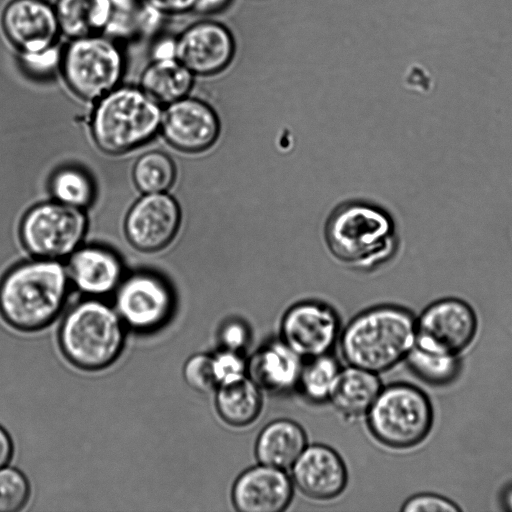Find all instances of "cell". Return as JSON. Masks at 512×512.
Instances as JSON below:
<instances>
[{"label":"cell","instance_id":"cell-15","mask_svg":"<svg viewBox=\"0 0 512 512\" xmlns=\"http://www.w3.org/2000/svg\"><path fill=\"white\" fill-rule=\"evenodd\" d=\"M235 42L229 29L215 21L189 25L175 37V57L195 76H212L233 60Z\"/></svg>","mask_w":512,"mask_h":512},{"label":"cell","instance_id":"cell-26","mask_svg":"<svg viewBox=\"0 0 512 512\" xmlns=\"http://www.w3.org/2000/svg\"><path fill=\"white\" fill-rule=\"evenodd\" d=\"M53 200L85 210L94 201L96 188L92 177L82 168L72 165L56 169L49 179Z\"/></svg>","mask_w":512,"mask_h":512},{"label":"cell","instance_id":"cell-14","mask_svg":"<svg viewBox=\"0 0 512 512\" xmlns=\"http://www.w3.org/2000/svg\"><path fill=\"white\" fill-rule=\"evenodd\" d=\"M160 133L174 149L200 153L217 141L220 122L208 103L188 95L164 107Z\"/></svg>","mask_w":512,"mask_h":512},{"label":"cell","instance_id":"cell-1","mask_svg":"<svg viewBox=\"0 0 512 512\" xmlns=\"http://www.w3.org/2000/svg\"><path fill=\"white\" fill-rule=\"evenodd\" d=\"M70 283L66 265L59 260L19 263L0 281V313L18 330L41 329L63 309Z\"/></svg>","mask_w":512,"mask_h":512},{"label":"cell","instance_id":"cell-10","mask_svg":"<svg viewBox=\"0 0 512 512\" xmlns=\"http://www.w3.org/2000/svg\"><path fill=\"white\" fill-rule=\"evenodd\" d=\"M115 292L119 317L138 331H150L161 326L174 306L170 285L152 271H137L124 277Z\"/></svg>","mask_w":512,"mask_h":512},{"label":"cell","instance_id":"cell-35","mask_svg":"<svg viewBox=\"0 0 512 512\" xmlns=\"http://www.w3.org/2000/svg\"><path fill=\"white\" fill-rule=\"evenodd\" d=\"M401 510L403 512H458L460 508L445 497L423 493L406 500Z\"/></svg>","mask_w":512,"mask_h":512},{"label":"cell","instance_id":"cell-11","mask_svg":"<svg viewBox=\"0 0 512 512\" xmlns=\"http://www.w3.org/2000/svg\"><path fill=\"white\" fill-rule=\"evenodd\" d=\"M340 319L328 304L305 300L292 305L280 323V339L302 359L330 353L339 339Z\"/></svg>","mask_w":512,"mask_h":512},{"label":"cell","instance_id":"cell-16","mask_svg":"<svg viewBox=\"0 0 512 512\" xmlns=\"http://www.w3.org/2000/svg\"><path fill=\"white\" fill-rule=\"evenodd\" d=\"M294 488L286 470L258 463L236 478L231 500L239 512H281L290 505Z\"/></svg>","mask_w":512,"mask_h":512},{"label":"cell","instance_id":"cell-2","mask_svg":"<svg viewBox=\"0 0 512 512\" xmlns=\"http://www.w3.org/2000/svg\"><path fill=\"white\" fill-rule=\"evenodd\" d=\"M416 318L400 306L380 305L356 315L339 336L348 365L379 374L406 359L415 344Z\"/></svg>","mask_w":512,"mask_h":512},{"label":"cell","instance_id":"cell-4","mask_svg":"<svg viewBox=\"0 0 512 512\" xmlns=\"http://www.w3.org/2000/svg\"><path fill=\"white\" fill-rule=\"evenodd\" d=\"M163 109L139 86L121 84L95 102L90 120L93 141L109 155L142 147L160 132Z\"/></svg>","mask_w":512,"mask_h":512},{"label":"cell","instance_id":"cell-33","mask_svg":"<svg viewBox=\"0 0 512 512\" xmlns=\"http://www.w3.org/2000/svg\"><path fill=\"white\" fill-rule=\"evenodd\" d=\"M212 357L218 386L247 375V360L242 353L221 348Z\"/></svg>","mask_w":512,"mask_h":512},{"label":"cell","instance_id":"cell-17","mask_svg":"<svg viewBox=\"0 0 512 512\" xmlns=\"http://www.w3.org/2000/svg\"><path fill=\"white\" fill-rule=\"evenodd\" d=\"M290 470L294 487L318 501L338 497L348 482L342 457L325 444L307 445Z\"/></svg>","mask_w":512,"mask_h":512},{"label":"cell","instance_id":"cell-28","mask_svg":"<svg viewBox=\"0 0 512 512\" xmlns=\"http://www.w3.org/2000/svg\"><path fill=\"white\" fill-rule=\"evenodd\" d=\"M340 369L338 361L330 353L307 359L303 363L297 389L311 403L327 402Z\"/></svg>","mask_w":512,"mask_h":512},{"label":"cell","instance_id":"cell-27","mask_svg":"<svg viewBox=\"0 0 512 512\" xmlns=\"http://www.w3.org/2000/svg\"><path fill=\"white\" fill-rule=\"evenodd\" d=\"M132 179L143 194L167 192L176 179V165L165 152L151 150L134 163Z\"/></svg>","mask_w":512,"mask_h":512},{"label":"cell","instance_id":"cell-9","mask_svg":"<svg viewBox=\"0 0 512 512\" xmlns=\"http://www.w3.org/2000/svg\"><path fill=\"white\" fill-rule=\"evenodd\" d=\"M477 319L473 309L457 298L427 306L416 319L415 346L431 352L459 355L473 340Z\"/></svg>","mask_w":512,"mask_h":512},{"label":"cell","instance_id":"cell-39","mask_svg":"<svg viewBox=\"0 0 512 512\" xmlns=\"http://www.w3.org/2000/svg\"><path fill=\"white\" fill-rule=\"evenodd\" d=\"M175 57V37L165 38L155 45L153 49V58ZM176 58V57H175Z\"/></svg>","mask_w":512,"mask_h":512},{"label":"cell","instance_id":"cell-5","mask_svg":"<svg viewBox=\"0 0 512 512\" xmlns=\"http://www.w3.org/2000/svg\"><path fill=\"white\" fill-rule=\"evenodd\" d=\"M60 346L66 358L84 370L111 365L124 345L122 320L116 310L96 299L74 305L60 328Z\"/></svg>","mask_w":512,"mask_h":512},{"label":"cell","instance_id":"cell-36","mask_svg":"<svg viewBox=\"0 0 512 512\" xmlns=\"http://www.w3.org/2000/svg\"><path fill=\"white\" fill-rule=\"evenodd\" d=\"M164 17L193 12L196 0H145Z\"/></svg>","mask_w":512,"mask_h":512},{"label":"cell","instance_id":"cell-37","mask_svg":"<svg viewBox=\"0 0 512 512\" xmlns=\"http://www.w3.org/2000/svg\"><path fill=\"white\" fill-rule=\"evenodd\" d=\"M232 0H196L193 12L201 15L216 14L226 9Z\"/></svg>","mask_w":512,"mask_h":512},{"label":"cell","instance_id":"cell-6","mask_svg":"<svg viewBox=\"0 0 512 512\" xmlns=\"http://www.w3.org/2000/svg\"><path fill=\"white\" fill-rule=\"evenodd\" d=\"M126 63L122 44L104 34L92 35L62 46L59 73L75 96L96 102L122 84Z\"/></svg>","mask_w":512,"mask_h":512},{"label":"cell","instance_id":"cell-3","mask_svg":"<svg viewBox=\"0 0 512 512\" xmlns=\"http://www.w3.org/2000/svg\"><path fill=\"white\" fill-rule=\"evenodd\" d=\"M325 239L335 258L364 272L390 261L398 249L392 217L361 201L344 203L333 211L325 226Z\"/></svg>","mask_w":512,"mask_h":512},{"label":"cell","instance_id":"cell-30","mask_svg":"<svg viewBox=\"0 0 512 512\" xmlns=\"http://www.w3.org/2000/svg\"><path fill=\"white\" fill-rule=\"evenodd\" d=\"M29 494V482L21 471L12 467L0 468V512L20 510Z\"/></svg>","mask_w":512,"mask_h":512},{"label":"cell","instance_id":"cell-12","mask_svg":"<svg viewBox=\"0 0 512 512\" xmlns=\"http://www.w3.org/2000/svg\"><path fill=\"white\" fill-rule=\"evenodd\" d=\"M181 219L178 202L167 192L143 194L126 214L124 233L136 250L158 252L174 240Z\"/></svg>","mask_w":512,"mask_h":512},{"label":"cell","instance_id":"cell-7","mask_svg":"<svg viewBox=\"0 0 512 512\" xmlns=\"http://www.w3.org/2000/svg\"><path fill=\"white\" fill-rule=\"evenodd\" d=\"M371 435L384 446L407 449L422 442L433 421L426 394L407 383L382 387L366 414Z\"/></svg>","mask_w":512,"mask_h":512},{"label":"cell","instance_id":"cell-25","mask_svg":"<svg viewBox=\"0 0 512 512\" xmlns=\"http://www.w3.org/2000/svg\"><path fill=\"white\" fill-rule=\"evenodd\" d=\"M163 18L145 0H112V12L104 35L123 45L155 32Z\"/></svg>","mask_w":512,"mask_h":512},{"label":"cell","instance_id":"cell-23","mask_svg":"<svg viewBox=\"0 0 512 512\" xmlns=\"http://www.w3.org/2000/svg\"><path fill=\"white\" fill-rule=\"evenodd\" d=\"M219 417L229 426L242 428L252 424L263 407V391L246 375L215 389Z\"/></svg>","mask_w":512,"mask_h":512},{"label":"cell","instance_id":"cell-19","mask_svg":"<svg viewBox=\"0 0 512 512\" xmlns=\"http://www.w3.org/2000/svg\"><path fill=\"white\" fill-rule=\"evenodd\" d=\"M303 363L281 339L270 340L247 360V376L263 392L286 394L297 389Z\"/></svg>","mask_w":512,"mask_h":512},{"label":"cell","instance_id":"cell-21","mask_svg":"<svg viewBox=\"0 0 512 512\" xmlns=\"http://www.w3.org/2000/svg\"><path fill=\"white\" fill-rule=\"evenodd\" d=\"M382 387L377 373L348 365L340 369L329 402L345 419L356 420L366 416Z\"/></svg>","mask_w":512,"mask_h":512},{"label":"cell","instance_id":"cell-20","mask_svg":"<svg viewBox=\"0 0 512 512\" xmlns=\"http://www.w3.org/2000/svg\"><path fill=\"white\" fill-rule=\"evenodd\" d=\"M303 427L287 418L269 422L256 438L254 453L258 463L290 470L307 446Z\"/></svg>","mask_w":512,"mask_h":512},{"label":"cell","instance_id":"cell-22","mask_svg":"<svg viewBox=\"0 0 512 512\" xmlns=\"http://www.w3.org/2000/svg\"><path fill=\"white\" fill-rule=\"evenodd\" d=\"M195 75L175 57L152 58L139 78V87L165 107L189 95Z\"/></svg>","mask_w":512,"mask_h":512},{"label":"cell","instance_id":"cell-8","mask_svg":"<svg viewBox=\"0 0 512 512\" xmlns=\"http://www.w3.org/2000/svg\"><path fill=\"white\" fill-rule=\"evenodd\" d=\"M87 229L84 210L52 199L25 213L19 235L23 247L34 258L61 261L82 245Z\"/></svg>","mask_w":512,"mask_h":512},{"label":"cell","instance_id":"cell-40","mask_svg":"<svg viewBox=\"0 0 512 512\" xmlns=\"http://www.w3.org/2000/svg\"><path fill=\"white\" fill-rule=\"evenodd\" d=\"M504 505L506 506L507 510L512 511V487L505 493Z\"/></svg>","mask_w":512,"mask_h":512},{"label":"cell","instance_id":"cell-32","mask_svg":"<svg viewBox=\"0 0 512 512\" xmlns=\"http://www.w3.org/2000/svg\"><path fill=\"white\" fill-rule=\"evenodd\" d=\"M183 377L186 383L198 392L207 393L215 390L218 384L212 355L198 353L191 356L183 367Z\"/></svg>","mask_w":512,"mask_h":512},{"label":"cell","instance_id":"cell-31","mask_svg":"<svg viewBox=\"0 0 512 512\" xmlns=\"http://www.w3.org/2000/svg\"><path fill=\"white\" fill-rule=\"evenodd\" d=\"M60 44L35 53H18V63L22 71L30 78L45 81L60 71Z\"/></svg>","mask_w":512,"mask_h":512},{"label":"cell","instance_id":"cell-13","mask_svg":"<svg viewBox=\"0 0 512 512\" xmlns=\"http://www.w3.org/2000/svg\"><path fill=\"white\" fill-rule=\"evenodd\" d=\"M1 26L20 54L54 47L62 37L55 6L48 0H10L2 11Z\"/></svg>","mask_w":512,"mask_h":512},{"label":"cell","instance_id":"cell-24","mask_svg":"<svg viewBox=\"0 0 512 512\" xmlns=\"http://www.w3.org/2000/svg\"><path fill=\"white\" fill-rule=\"evenodd\" d=\"M54 6L68 40L104 34L112 12V0H57Z\"/></svg>","mask_w":512,"mask_h":512},{"label":"cell","instance_id":"cell-34","mask_svg":"<svg viewBox=\"0 0 512 512\" xmlns=\"http://www.w3.org/2000/svg\"><path fill=\"white\" fill-rule=\"evenodd\" d=\"M250 339V329L241 319H228L219 330V341L223 349L242 353L249 345Z\"/></svg>","mask_w":512,"mask_h":512},{"label":"cell","instance_id":"cell-18","mask_svg":"<svg viewBox=\"0 0 512 512\" xmlns=\"http://www.w3.org/2000/svg\"><path fill=\"white\" fill-rule=\"evenodd\" d=\"M66 269L70 282L92 297L115 291L124 278L119 255L101 245H81L67 258Z\"/></svg>","mask_w":512,"mask_h":512},{"label":"cell","instance_id":"cell-38","mask_svg":"<svg viewBox=\"0 0 512 512\" xmlns=\"http://www.w3.org/2000/svg\"><path fill=\"white\" fill-rule=\"evenodd\" d=\"M13 452V445L10 436L0 426V468L4 467L10 460Z\"/></svg>","mask_w":512,"mask_h":512},{"label":"cell","instance_id":"cell-29","mask_svg":"<svg viewBox=\"0 0 512 512\" xmlns=\"http://www.w3.org/2000/svg\"><path fill=\"white\" fill-rule=\"evenodd\" d=\"M405 360L411 371L420 380L433 386H445L452 383L461 369L458 355L426 351L415 345Z\"/></svg>","mask_w":512,"mask_h":512}]
</instances>
